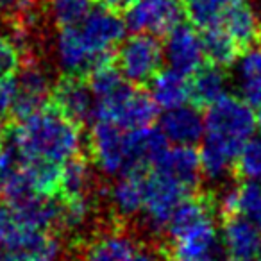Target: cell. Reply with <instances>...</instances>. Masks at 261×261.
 <instances>
[{"label": "cell", "instance_id": "32", "mask_svg": "<svg viewBox=\"0 0 261 261\" xmlns=\"http://www.w3.org/2000/svg\"><path fill=\"white\" fill-rule=\"evenodd\" d=\"M254 115H256V129L261 130V104L256 106V111H254Z\"/></svg>", "mask_w": 261, "mask_h": 261}, {"label": "cell", "instance_id": "11", "mask_svg": "<svg viewBox=\"0 0 261 261\" xmlns=\"http://www.w3.org/2000/svg\"><path fill=\"white\" fill-rule=\"evenodd\" d=\"M225 261H257L261 257V231L247 218L229 215L220 218Z\"/></svg>", "mask_w": 261, "mask_h": 261}, {"label": "cell", "instance_id": "8", "mask_svg": "<svg viewBox=\"0 0 261 261\" xmlns=\"http://www.w3.org/2000/svg\"><path fill=\"white\" fill-rule=\"evenodd\" d=\"M79 36L88 50L98 59L109 58L115 54L116 47L125 38V23L120 15L108 11L104 8H95L86 15V18L75 25Z\"/></svg>", "mask_w": 261, "mask_h": 261}, {"label": "cell", "instance_id": "12", "mask_svg": "<svg viewBox=\"0 0 261 261\" xmlns=\"http://www.w3.org/2000/svg\"><path fill=\"white\" fill-rule=\"evenodd\" d=\"M152 168L170 175L188 192H197L202 179L200 156L197 145H168Z\"/></svg>", "mask_w": 261, "mask_h": 261}, {"label": "cell", "instance_id": "33", "mask_svg": "<svg viewBox=\"0 0 261 261\" xmlns=\"http://www.w3.org/2000/svg\"><path fill=\"white\" fill-rule=\"evenodd\" d=\"M257 45L261 47V22H259V29H257Z\"/></svg>", "mask_w": 261, "mask_h": 261}, {"label": "cell", "instance_id": "1", "mask_svg": "<svg viewBox=\"0 0 261 261\" xmlns=\"http://www.w3.org/2000/svg\"><path fill=\"white\" fill-rule=\"evenodd\" d=\"M204 136L199 147L202 175L218 179L231 172L242 147L256 130L254 108L242 97L224 93L204 109Z\"/></svg>", "mask_w": 261, "mask_h": 261}, {"label": "cell", "instance_id": "5", "mask_svg": "<svg viewBox=\"0 0 261 261\" xmlns=\"http://www.w3.org/2000/svg\"><path fill=\"white\" fill-rule=\"evenodd\" d=\"M192 192L181 182L172 179L163 172L150 168L145 174V190H143V207L150 227L161 231L167 227L172 213L181 204V200Z\"/></svg>", "mask_w": 261, "mask_h": 261}, {"label": "cell", "instance_id": "19", "mask_svg": "<svg viewBox=\"0 0 261 261\" xmlns=\"http://www.w3.org/2000/svg\"><path fill=\"white\" fill-rule=\"evenodd\" d=\"M220 27L238 43V47L243 52L257 45L259 20L247 0H236L227 11V15L224 16Z\"/></svg>", "mask_w": 261, "mask_h": 261}, {"label": "cell", "instance_id": "9", "mask_svg": "<svg viewBox=\"0 0 261 261\" xmlns=\"http://www.w3.org/2000/svg\"><path fill=\"white\" fill-rule=\"evenodd\" d=\"M48 104L56 108L63 116L83 129L93 120L95 97L88 86L86 79L73 73H63L54 86H50Z\"/></svg>", "mask_w": 261, "mask_h": 261}, {"label": "cell", "instance_id": "4", "mask_svg": "<svg viewBox=\"0 0 261 261\" xmlns=\"http://www.w3.org/2000/svg\"><path fill=\"white\" fill-rule=\"evenodd\" d=\"M113 59L127 83L147 88L156 73L163 68V45L158 36L133 33L129 38H123L122 43L116 47Z\"/></svg>", "mask_w": 261, "mask_h": 261}, {"label": "cell", "instance_id": "35", "mask_svg": "<svg viewBox=\"0 0 261 261\" xmlns=\"http://www.w3.org/2000/svg\"><path fill=\"white\" fill-rule=\"evenodd\" d=\"M257 261H261V257H259V259H257Z\"/></svg>", "mask_w": 261, "mask_h": 261}, {"label": "cell", "instance_id": "7", "mask_svg": "<svg viewBox=\"0 0 261 261\" xmlns=\"http://www.w3.org/2000/svg\"><path fill=\"white\" fill-rule=\"evenodd\" d=\"M88 158L106 175H120L125 170V130L111 122L93 120L88 135Z\"/></svg>", "mask_w": 261, "mask_h": 261}, {"label": "cell", "instance_id": "22", "mask_svg": "<svg viewBox=\"0 0 261 261\" xmlns=\"http://www.w3.org/2000/svg\"><path fill=\"white\" fill-rule=\"evenodd\" d=\"M236 0H190L185 4V15L197 31L220 27L224 16Z\"/></svg>", "mask_w": 261, "mask_h": 261}, {"label": "cell", "instance_id": "34", "mask_svg": "<svg viewBox=\"0 0 261 261\" xmlns=\"http://www.w3.org/2000/svg\"><path fill=\"white\" fill-rule=\"evenodd\" d=\"M181 2H182V4H186V2H190V0H181Z\"/></svg>", "mask_w": 261, "mask_h": 261}, {"label": "cell", "instance_id": "3", "mask_svg": "<svg viewBox=\"0 0 261 261\" xmlns=\"http://www.w3.org/2000/svg\"><path fill=\"white\" fill-rule=\"evenodd\" d=\"M160 108L152 100L147 88L127 83L109 97L95 100L93 120L111 122L123 130L145 129L158 122Z\"/></svg>", "mask_w": 261, "mask_h": 261}, {"label": "cell", "instance_id": "17", "mask_svg": "<svg viewBox=\"0 0 261 261\" xmlns=\"http://www.w3.org/2000/svg\"><path fill=\"white\" fill-rule=\"evenodd\" d=\"M147 88L158 108L165 111L190 104V77L172 68H161Z\"/></svg>", "mask_w": 261, "mask_h": 261}, {"label": "cell", "instance_id": "21", "mask_svg": "<svg viewBox=\"0 0 261 261\" xmlns=\"http://www.w3.org/2000/svg\"><path fill=\"white\" fill-rule=\"evenodd\" d=\"M23 168H25V177L33 193L40 197H58L63 163H56V161L43 160V158L25 156Z\"/></svg>", "mask_w": 261, "mask_h": 261}, {"label": "cell", "instance_id": "10", "mask_svg": "<svg viewBox=\"0 0 261 261\" xmlns=\"http://www.w3.org/2000/svg\"><path fill=\"white\" fill-rule=\"evenodd\" d=\"M163 54L172 70L190 77L204 65L200 33L192 23H179L165 36Z\"/></svg>", "mask_w": 261, "mask_h": 261}, {"label": "cell", "instance_id": "2", "mask_svg": "<svg viewBox=\"0 0 261 261\" xmlns=\"http://www.w3.org/2000/svg\"><path fill=\"white\" fill-rule=\"evenodd\" d=\"M9 136L23 156L65 163L81 152L83 129L47 104L22 122L11 120Z\"/></svg>", "mask_w": 261, "mask_h": 261}, {"label": "cell", "instance_id": "16", "mask_svg": "<svg viewBox=\"0 0 261 261\" xmlns=\"http://www.w3.org/2000/svg\"><path fill=\"white\" fill-rule=\"evenodd\" d=\"M147 172H125L116 175V181L109 188V202L120 218L135 217L142 211Z\"/></svg>", "mask_w": 261, "mask_h": 261}, {"label": "cell", "instance_id": "29", "mask_svg": "<svg viewBox=\"0 0 261 261\" xmlns=\"http://www.w3.org/2000/svg\"><path fill=\"white\" fill-rule=\"evenodd\" d=\"M97 4L115 15H125L136 4V0H97Z\"/></svg>", "mask_w": 261, "mask_h": 261}, {"label": "cell", "instance_id": "23", "mask_svg": "<svg viewBox=\"0 0 261 261\" xmlns=\"http://www.w3.org/2000/svg\"><path fill=\"white\" fill-rule=\"evenodd\" d=\"M240 97L249 106L261 104V47H252L240 58Z\"/></svg>", "mask_w": 261, "mask_h": 261}, {"label": "cell", "instance_id": "13", "mask_svg": "<svg viewBox=\"0 0 261 261\" xmlns=\"http://www.w3.org/2000/svg\"><path fill=\"white\" fill-rule=\"evenodd\" d=\"M142 243L125 227H111L83 247L81 261H125Z\"/></svg>", "mask_w": 261, "mask_h": 261}, {"label": "cell", "instance_id": "20", "mask_svg": "<svg viewBox=\"0 0 261 261\" xmlns=\"http://www.w3.org/2000/svg\"><path fill=\"white\" fill-rule=\"evenodd\" d=\"M199 33L200 41H202L204 63H210V65H215L218 68L227 70L229 66H232L242 58L243 50L222 27L199 31Z\"/></svg>", "mask_w": 261, "mask_h": 261}, {"label": "cell", "instance_id": "14", "mask_svg": "<svg viewBox=\"0 0 261 261\" xmlns=\"http://www.w3.org/2000/svg\"><path fill=\"white\" fill-rule=\"evenodd\" d=\"M200 113L190 104L168 109L158 127L174 145H197L204 136V116Z\"/></svg>", "mask_w": 261, "mask_h": 261}, {"label": "cell", "instance_id": "25", "mask_svg": "<svg viewBox=\"0 0 261 261\" xmlns=\"http://www.w3.org/2000/svg\"><path fill=\"white\" fill-rule=\"evenodd\" d=\"M50 9L58 29L75 27L93 9L91 0H50Z\"/></svg>", "mask_w": 261, "mask_h": 261}, {"label": "cell", "instance_id": "26", "mask_svg": "<svg viewBox=\"0 0 261 261\" xmlns=\"http://www.w3.org/2000/svg\"><path fill=\"white\" fill-rule=\"evenodd\" d=\"M22 65V54L9 38L0 36V75H16Z\"/></svg>", "mask_w": 261, "mask_h": 261}, {"label": "cell", "instance_id": "6", "mask_svg": "<svg viewBox=\"0 0 261 261\" xmlns=\"http://www.w3.org/2000/svg\"><path fill=\"white\" fill-rule=\"evenodd\" d=\"M185 18V4L181 0H136L125 13L123 23L133 33L167 36Z\"/></svg>", "mask_w": 261, "mask_h": 261}, {"label": "cell", "instance_id": "15", "mask_svg": "<svg viewBox=\"0 0 261 261\" xmlns=\"http://www.w3.org/2000/svg\"><path fill=\"white\" fill-rule=\"evenodd\" d=\"M218 218L240 215L261 231V185L252 181H238L217 204Z\"/></svg>", "mask_w": 261, "mask_h": 261}, {"label": "cell", "instance_id": "24", "mask_svg": "<svg viewBox=\"0 0 261 261\" xmlns=\"http://www.w3.org/2000/svg\"><path fill=\"white\" fill-rule=\"evenodd\" d=\"M231 172L238 181H252L261 185V138H250L242 147Z\"/></svg>", "mask_w": 261, "mask_h": 261}, {"label": "cell", "instance_id": "18", "mask_svg": "<svg viewBox=\"0 0 261 261\" xmlns=\"http://www.w3.org/2000/svg\"><path fill=\"white\" fill-rule=\"evenodd\" d=\"M225 70L204 63L195 73L190 75V106L199 111L207 109L220 95L225 93Z\"/></svg>", "mask_w": 261, "mask_h": 261}, {"label": "cell", "instance_id": "30", "mask_svg": "<svg viewBox=\"0 0 261 261\" xmlns=\"http://www.w3.org/2000/svg\"><path fill=\"white\" fill-rule=\"evenodd\" d=\"M125 261H163V256H161V250L156 252V250L150 249L149 245L142 243Z\"/></svg>", "mask_w": 261, "mask_h": 261}, {"label": "cell", "instance_id": "27", "mask_svg": "<svg viewBox=\"0 0 261 261\" xmlns=\"http://www.w3.org/2000/svg\"><path fill=\"white\" fill-rule=\"evenodd\" d=\"M16 97V75H0V118H9Z\"/></svg>", "mask_w": 261, "mask_h": 261}, {"label": "cell", "instance_id": "31", "mask_svg": "<svg viewBox=\"0 0 261 261\" xmlns=\"http://www.w3.org/2000/svg\"><path fill=\"white\" fill-rule=\"evenodd\" d=\"M0 8L6 11H27L29 0H0Z\"/></svg>", "mask_w": 261, "mask_h": 261}, {"label": "cell", "instance_id": "28", "mask_svg": "<svg viewBox=\"0 0 261 261\" xmlns=\"http://www.w3.org/2000/svg\"><path fill=\"white\" fill-rule=\"evenodd\" d=\"M56 257L47 256L41 252H33V250H8L0 261H54Z\"/></svg>", "mask_w": 261, "mask_h": 261}]
</instances>
